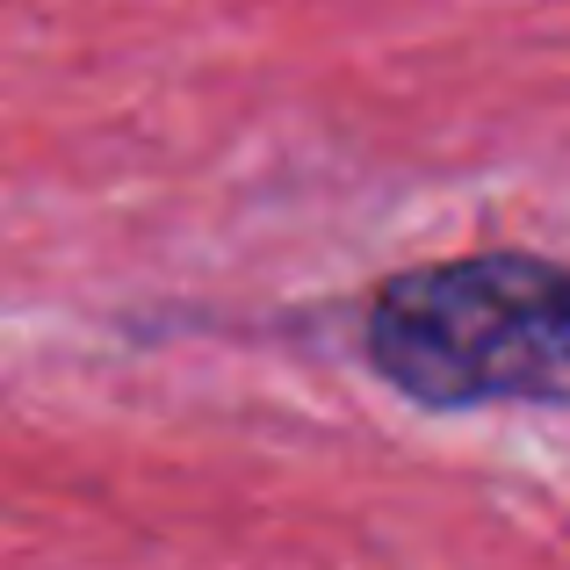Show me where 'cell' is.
<instances>
[{"instance_id": "cell-1", "label": "cell", "mask_w": 570, "mask_h": 570, "mask_svg": "<svg viewBox=\"0 0 570 570\" xmlns=\"http://www.w3.org/2000/svg\"><path fill=\"white\" fill-rule=\"evenodd\" d=\"M362 362L419 412L570 404V261L491 246L397 267L362 311Z\"/></svg>"}]
</instances>
